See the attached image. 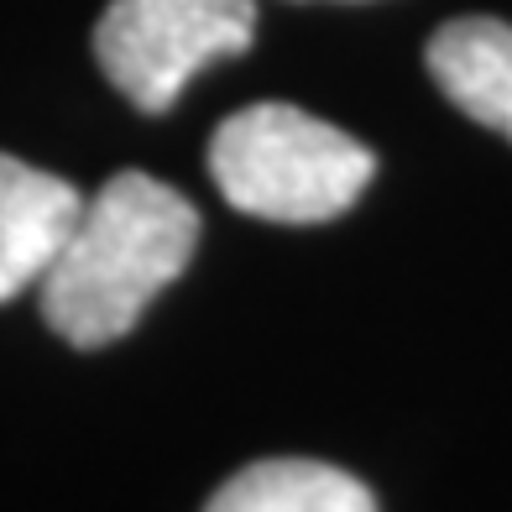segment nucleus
<instances>
[{"label":"nucleus","instance_id":"nucleus-1","mask_svg":"<svg viewBox=\"0 0 512 512\" xmlns=\"http://www.w3.org/2000/svg\"><path fill=\"white\" fill-rule=\"evenodd\" d=\"M194 246L199 209L173 183L142 168L115 173L95 199H84L58 262L42 272V319L79 351L121 340L189 267Z\"/></svg>","mask_w":512,"mask_h":512},{"label":"nucleus","instance_id":"nucleus-2","mask_svg":"<svg viewBox=\"0 0 512 512\" xmlns=\"http://www.w3.org/2000/svg\"><path fill=\"white\" fill-rule=\"evenodd\" d=\"M377 173L356 136L298 105H246L209 136V178L230 209L277 225L345 215Z\"/></svg>","mask_w":512,"mask_h":512},{"label":"nucleus","instance_id":"nucleus-3","mask_svg":"<svg viewBox=\"0 0 512 512\" xmlns=\"http://www.w3.org/2000/svg\"><path fill=\"white\" fill-rule=\"evenodd\" d=\"M251 32L256 0H110L95 58L136 110L162 115L204 63L246 53Z\"/></svg>","mask_w":512,"mask_h":512},{"label":"nucleus","instance_id":"nucleus-4","mask_svg":"<svg viewBox=\"0 0 512 512\" xmlns=\"http://www.w3.org/2000/svg\"><path fill=\"white\" fill-rule=\"evenodd\" d=\"M84 209V194L58 173L0 152V304L42 283Z\"/></svg>","mask_w":512,"mask_h":512},{"label":"nucleus","instance_id":"nucleus-5","mask_svg":"<svg viewBox=\"0 0 512 512\" xmlns=\"http://www.w3.org/2000/svg\"><path fill=\"white\" fill-rule=\"evenodd\" d=\"M429 74L445 100L476 126L512 142V27L492 16H460L429 37Z\"/></svg>","mask_w":512,"mask_h":512},{"label":"nucleus","instance_id":"nucleus-6","mask_svg":"<svg viewBox=\"0 0 512 512\" xmlns=\"http://www.w3.org/2000/svg\"><path fill=\"white\" fill-rule=\"evenodd\" d=\"M204 512H377V497L324 460H256L230 476Z\"/></svg>","mask_w":512,"mask_h":512}]
</instances>
